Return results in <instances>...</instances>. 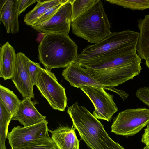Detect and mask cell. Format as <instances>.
<instances>
[{"mask_svg":"<svg viewBox=\"0 0 149 149\" xmlns=\"http://www.w3.org/2000/svg\"><path fill=\"white\" fill-rule=\"evenodd\" d=\"M141 60L135 52L79 64L86 68L91 75L103 85L114 87L139 75L142 69Z\"/></svg>","mask_w":149,"mask_h":149,"instance_id":"obj_1","label":"cell"},{"mask_svg":"<svg viewBox=\"0 0 149 149\" xmlns=\"http://www.w3.org/2000/svg\"><path fill=\"white\" fill-rule=\"evenodd\" d=\"M67 112L73 126L91 149H125L110 137L103 125L85 107L76 102L68 107Z\"/></svg>","mask_w":149,"mask_h":149,"instance_id":"obj_2","label":"cell"},{"mask_svg":"<svg viewBox=\"0 0 149 149\" xmlns=\"http://www.w3.org/2000/svg\"><path fill=\"white\" fill-rule=\"evenodd\" d=\"M139 33L129 29L111 32L104 39L84 48L78 54L76 62L100 60L136 52Z\"/></svg>","mask_w":149,"mask_h":149,"instance_id":"obj_3","label":"cell"},{"mask_svg":"<svg viewBox=\"0 0 149 149\" xmlns=\"http://www.w3.org/2000/svg\"><path fill=\"white\" fill-rule=\"evenodd\" d=\"M38 58L46 69L66 68L76 62L78 47L69 35L59 33L44 34L38 47Z\"/></svg>","mask_w":149,"mask_h":149,"instance_id":"obj_4","label":"cell"},{"mask_svg":"<svg viewBox=\"0 0 149 149\" xmlns=\"http://www.w3.org/2000/svg\"><path fill=\"white\" fill-rule=\"evenodd\" d=\"M72 33L91 43H96L111 33V25L101 1L96 0L87 11L71 22Z\"/></svg>","mask_w":149,"mask_h":149,"instance_id":"obj_5","label":"cell"},{"mask_svg":"<svg viewBox=\"0 0 149 149\" xmlns=\"http://www.w3.org/2000/svg\"><path fill=\"white\" fill-rule=\"evenodd\" d=\"M42 95L54 109L63 111L67 106L65 88L58 82L51 71L39 69L35 84Z\"/></svg>","mask_w":149,"mask_h":149,"instance_id":"obj_6","label":"cell"},{"mask_svg":"<svg viewBox=\"0 0 149 149\" xmlns=\"http://www.w3.org/2000/svg\"><path fill=\"white\" fill-rule=\"evenodd\" d=\"M149 124V109H128L119 112L114 118L111 132L117 135L132 136Z\"/></svg>","mask_w":149,"mask_h":149,"instance_id":"obj_7","label":"cell"},{"mask_svg":"<svg viewBox=\"0 0 149 149\" xmlns=\"http://www.w3.org/2000/svg\"><path fill=\"white\" fill-rule=\"evenodd\" d=\"M93 103L95 110L93 115L97 119L110 121L118 108L113 99V95L103 88L84 86L80 88Z\"/></svg>","mask_w":149,"mask_h":149,"instance_id":"obj_8","label":"cell"},{"mask_svg":"<svg viewBox=\"0 0 149 149\" xmlns=\"http://www.w3.org/2000/svg\"><path fill=\"white\" fill-rule=\"evenodd\" d=\"M62 75L73 87L80 88L88 86L102 88L115 92L121 98L125 95V92L122 90L103 85L93 78L86 68H82L76 62L71 63L64 69Z\"/></svg>","mask_w":149,"mask_h":149,"instance_id":"obj_9","label":"cell"},{"mask_svg":"<svg viewBox=\"0 0 149 149\" xmlns=\"http://www.w3.org/2000/svg\"><path fill=\"white\" fill-rule=\"evenodd\" d=\"M71 0L62 5L47 21L31 27L44 34L59 33L69 35L72 22Z\"/></svg>","mask_w":149,"mask_h":149,"instance_id":"obj_10","label":"cell"},{"mask_svg":"<svg viewBox=\"0 0 149 149\" xmlns=\"http://www.w3.org/2000/svg\"><path fill=\"white\" fill-rule=\"evenodd\" d=\"M48 123L45 120L28 127L15 126L11 132H8L6 136L11 148L48 135Z\"/></svg>","mask_w":149,"mask_h":149,"instance_id":"obj_11","label":"cell"},{"mask_svg":"<svg viewBox=\"0 0 149 149\" xmlns=\"http://www.w3.org/2000/svg\"><path fill=\"white\" fill-rule=\"evenodd\" d=\"M27 57L23 53L16 54L15 64L11 79L23 98H34L33 86L26 63Z\"/></svg>","mask_w":149,"mask_h":149,"instance_id":"obj_12","label":"cell"},{"mask_svg":"<svg viewBox=\"0 0 149 149\" xmlns=\"http://www.w3.org/2000/svg\"><path fill=\"white\" fill-rule=\"evenodd\" d=\"M45 120L46 117L38 112L29 97L23 98L12 118V120L19 121L24 127L35 125Z\"/></svg>","mask_w":149,"mask_h":149,"instance_id":"obj_13","label":"cell"},{"mask_svg":"<svg viewBox=\"0 0 149 149\" xmlns=\"http://www.w3.org/2000/svg\"><path fill=\"white\" fill-rule=\"evenodd\" d=\"M75 128L60 126L48 131L57 149H79L80 141L77 138Z\"/></svg>","mask_w":149,"mask_h":149,"instance_id":"obj_14","label":"cell"},{"mask_svg":"<svg viewBox=\"0 0 149 149\" xmlns=\"http://www.w3.org/2000/svg\"><path fill=\"white\" fill-rule=\"evenodd\" d=\"M18 2V0H8L0 11V20L9 33H16L19 30Z\"/></svg>","mask_w":149,"mask_h":149,"instance_id":"obj_15","label":"cell"},{"mask_svg":"<svg viewBox=\"0 0 149 149\" xmlns=\"http://www.w3.org/2000/svg\"><path fill=\"white\" fill-rule=\"evenodd\" d=\"M16 58L13 47L8 42L0 48V77L5 80L12 77Z\"/></svg>","mask_w":149,"mask_h":149,"instance_id":"obj_16","label":"cell"},{"mask_svg":"<svg viewBox=\"0 0 149 149\" xmlns=\"http://www.w3.org/2000/svg\"><path fill=\"white\" fill-rule=\"evenodd\" d=\"M137 21L140 32L136 51L141 60L149 61V14Z\"/></svg>","mask_w":149,"mask_h":149,"instance_id":"obj_17","label":"cell"},{"mask_svg":"<svg viewBox=\"0 0 149 149\" xmlns=\"http://www.w3.org/2000/svg\"><path fill=\"white\" fill-rule=\"evenodd\" d=\"M68 1L38 0V3L34 8L25 15L24 18V21L26 25L31 26L49 9L58 5L65 3Z\"/></svg>","mask_w":149,"mask_h":149,"instance_id":"obj_18","label":"cell"},{"mask_svg":"<svg viewBox=\"0 0 149 149\" xmlns=\"http://www.w3.org/2000/svg\"><path fill=\"white\" fill-rule=\"evenodd\" d=\"M0 101L3 103L12 115L21 102L12 91L1 85H0Z\"/></svg>","mask_w":149,"mask_h":149,"instance_id":"obj_19","label":"cell"},{"mask_svg":"<svg viewBox=\"0 0 149 149\" xmlns=\"http://www.w3.org/2000/svg\"><path fill=\"white\" fill-rule=\"evenodd\" d=\"M12 116L3 103L0 101V149H6V138Z\"/></svg>","mask_w":149,"mask_h":149,"instance_id":"obj_20","label":"cell"},{"mask_svg":"<svg viewBox=\"0 0 149 149\" xmlns=\"http://www.w3.org/2000/svg\"><path fill=\"white\" fill-rule=\"evenodd\" d=\"M11 149H57L49 135Z\"/></svg>","mask_w":149,"mask_h":149,"instance_id":"obj_21","label":"cell"},{"mask_svg":"<svg viewBox=\"0 0 149 149\" xmlns=\"http://www.w3.org/2000/svg\"><path fill=\"white\" fill-rule=\"evenodd\" d=\"M109 3L132 10L149 9V0H106Z\"/></svg>","mask_w":149,"mask_h":149,"instance_id":"obj_22","label":"cell"},{"mask_svg":"<svg viewBox=\"0 0 149 149\" xmlns=\"http://www.w3.org/2000/svg\"><path fill=\"white\" fill-rule=\"evenodd\" d=\"M96 0H71L72 5V22L88 10Z\"/></svg>","mask_w":149,"mask_h":149,"instance_id":"obj_23","label":"cell"},{"mask_svg":"<svg viewBox=\"0 0 149 149\" xmlns=\"http://www.w3.org/2000/svg\"><path fill=\"white\" fill-rule=\"evenodd\" d=\"M64 4H60L49 9L44 14L39 18L31 26L41 24L49 20Z\"/></svg>","mask_w":149,"mask_h":149,"instance_id":"obj_24","label":"cell"},{"mask_svg":"<svg viewBox=\"0 0 149 149\" xmlns=\"http://www.w3.org/2000/svg\"><path fill=\"white\" fill-rule=\"evenodd\" d=\"M26 63L29 73L33 85H35L38 70L41 67L39 63L34 62L28 57Z\"/></svg>","mask_w":149,"mask_h":149,"instance_id":"obj_25","label":"cell"},{"mask_svg":"<svg viewBox=\"0 0 149 149\" xmlns=\"http://www.w3.org/2000/svg\"><path fill=\"white\" fill-rule=\"evenodd\" d=\"M136 95L141 101L149 107V87H141L138 89Z\"/></svg>","mask_w":149,"mask_h":149,"instance_id":"obj_26","label":"cell"},{"mask_svg":"<svg viewBox=\"0 0 149 149\" xmlns=\"http://www.w3.org/2000/svg\"><path fill=\"white\" fill-rule=\"evenodd\" d=\"M38 0H18V11L19 15L24 12L26 8Z\"/></svg>","mask_w":149,"mask_h":149,"instance_id":"obj_27","label":"cell"},{"mask_svg":"<svg viewBox=\"0 0 149 149\" xmlns=\"http://www.w3.org/2000/svg\"><path fill=\"white\" fill-rule=\"evenodd\" d=\"M141 141L146 145L149 146V125L144 129V132L142 135Z\"/></svg>","mask_w":149,"mask_h":149,"instance_id":"obj_28","label":"cell"},{"mask_svg":"<svg viewBox=\"0 0 149 149\" xmlns=\"http://www.w3.org/2000/svg\"><path fill=\"white\" fill-rule=\"evenodd\" d=\"M8 0H0V9L1 11L5 4L6 3Z\"/></svg>","mask_w":149,"mask_h":149,"instance_id":"obj_29","label":"cell"},{"mask_svg":"<svg viewBox=\"0 0 149 149\" xmlns=\"http://www.w3.org/2000/svg\"><path fill=\"white\" fill-rule=\"evenodd\" d=\"M145 64L146 66L149 69V61H146Z\"/></svg>","mask_w":149,"mask_h":149,"instance_id":"obj_30","label":"cell"},{"mask_svg":"<svg viewBox=\"0 0 149 149\" xmlns=\"http://www.w3.org/2000/svg\"><path fill=\"white\" fill-rule=\"evenodd\" d=\"M143 149H149V146L146 145Z\"/></svg>","mask_w":149,"mask_h":149,"instance_id":"obj_31","label":"cell"}]
</instances>
